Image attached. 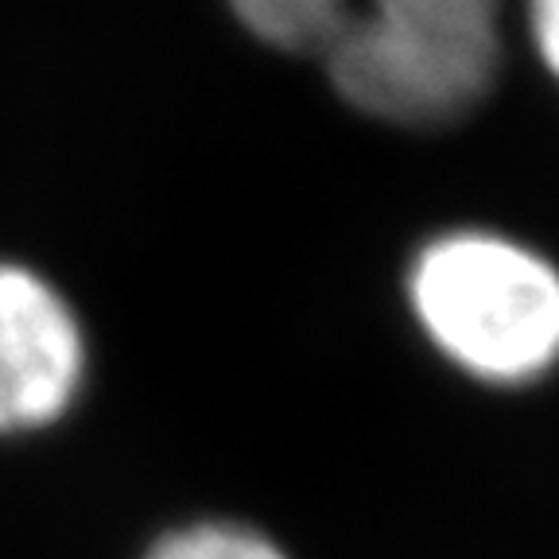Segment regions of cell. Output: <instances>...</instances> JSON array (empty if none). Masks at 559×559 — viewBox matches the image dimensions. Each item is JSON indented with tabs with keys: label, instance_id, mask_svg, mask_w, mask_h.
<instances>
[{
	"label": "cell",
	"instance_id": "6da1fadb",
	"mask_svg": "<svg viewBox=\"0 0 559 559\" xmlns=\"http://www.w3.org/2000/svg\"><path fill=\"white\" fill-rule=\"evenodd\" d=\"M276 51L323 62L361 114L447 124L486 97L498 70L501 0H229Z\"/></svg>",
	"mask_w": 559,
	"mask_h": 559
},
{
	"label": "cell",
	"instance_id": "7a4b0ae2",
	"mask_svg": "<svg viewBox=\"0 0 559 559\" xmlns=\"http://www.w3.org/2000/svg\"><path fill=\"white\" fill-rule=\"evenodd\" d=\"M412 307L454 366L521 384L559 361V272L493 234H447L412 264Z\"/></svg>",
	"mask_w": 559,
	"mask_h": 559
},
{
	"label": "cell",
	"instance_id": "3957f363",
	"mask_svg": "<svg viewBox=\"0 0 559 559\" xmlns=\"http://www.w3.org/2000/svg\"><path fill=\"white\" fill-rule=\"evenodd\" d=\"M90 377L79 311L32 264L0 261V436L55 428Z\"/></svg>",
	"mask_w": 559,
	"mask_h": 559
},
{
	"label": "cell",
	"instance_id": "277c9868",
	"mask_svg": "<svg viewBox=\"0 0 559 559\" xmlns=\"http://www.w3.org/2000/svg\"><path fill=\"white\" fill-rule=\"evenodd\" d=\"M144 559H288L264 533L234 521H194L164 533Z\"/></svg>",
	"mask_w": 559,
	"mask_h": 559
},
{
	"label": "cell",
	"instance_id": "5b68a950",
	"mask_svg": "<svg viewBox=\"0 0 559 559\" xmlns=\"http://www.w3.org/2000/svg\"><path fill=\"white\" fill-rule=\"evenodd\" d=\"M528 12H533L536 47H540L551 74L559 79V0H528Z\"/></svg>",
	"mask_w": 559,
	"mask_h": 559
}]
</instances>
